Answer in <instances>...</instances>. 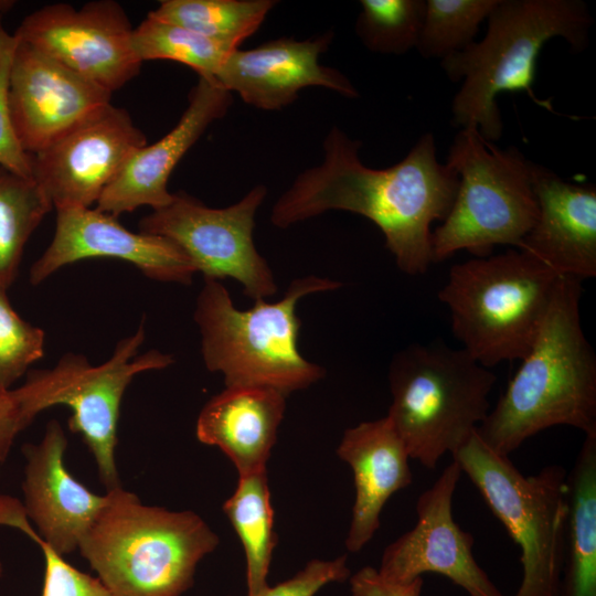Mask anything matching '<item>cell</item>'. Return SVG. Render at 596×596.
Instances as JSON below:
<instances>
[{
	"instance_id": "obj_1",
	"label": "cell",
	"mask_w": 596,
	"mask_h": 596,
	"mask_svg": "<svg viewBox=\"0 0 596 596\" xmlns=\"http://www.w3.org/2000/svg\"><path fill=\"white\" fill-rule=\"evenodd\" d=\"M320 164L298 174L278 198L270 222L279 228L328 211H347L373 222L401 272L422 275L433 263L432 224L444 221L459 178L437 159L435 137L424 134L406 157L385 169L366 167L361 142L332 127Z\"/></svg>"
},
{
	"instance_id": "obj_2",
	"label": "cell",
	"mask_w": 596,
	"mask_h": 596,
	"mask_svg": "<svg viewBox=\"0 0 596 596\" xmlns=\"http://www.w3.org/2000/svg\"><path fill=\"white\" fill-rule=\"evenodd\" d=\"M582 281L561 277L540 332L477 434L509 456L557 425L596 434V355L581 323Z\"/></svg>"
},
{
	"instance_id": "obj_3",
	"label": "cell",
	"mask_w": 596,
	"mask_h": 596,
	"mask_svg": "<svg viewBox=\"0 0 596 596\" xmlns=\"http://www.w3.org/2000/svg\"><path fill=\"white\" fill-rule=\"evenodd\" d=\"M485 38L440 61L447 77L461 82L451 103L453 121L473 127L488 141L500 139L503 123L497 97L523 92L534 104L554 113L550 100L536 97L533 84L544 44L564 39L583 51L593 24L581 0H499Z\"/></svg>"
},
{
	"instance_id": "obj_4",
	"label": "cell",
	"mask_w": 596,
	"mask_h": 596,
	"mask_svg": "<svg viewBox=\"0 0 596 596\" xmlns=\"http://www.w3.org/2000/svg\"><path fill=\"white\" fill-rule=\"evenodd\" d=\"M341 286L338 280L309 275L294 279L280 300L259 299L240 310L220 280L204 278L193 318L206 369L222 373L225 386L268 387L285 396L309 387L326 370L299 351L301 321L296 307L308 295Z\"/></svg>"
},
{
	"instance_id": "obj_5",
	"label": "cell",
	"mask_w": 596,
	"mask_h": 596,
	"mask_svg": "<svg viewBox=\"0 0 596 596\" xmlns=\"http://www.w3.org/2000/svg\"><path fill=\"white\" fill-rule=\"evenodd\" d=\"M83 539L78 551L114 596H181L217 534L191 510L143 504L121 487Z\"/></svg>"
},
{
	"instance_id": "obj_6",
	"label": "cell",
	"mask_w": 596,
	"mask_h": 596,
	"mask_svg": "<svg viewBox=\"0 0 596 596\" xmlns=\"http://www.w3.org/2000/svg\"><path fill=\"white\" fill-rule=\"evenodd\" d=\"M561 277L514 248L453 265L438 299L448 308L461 348L492 369L528 354Z\"/></svg>"
},
{
	"instance_id": "obj_7",
	"label": "cell",
	"mask_w": 596,
	"mask_h": 596,
	"mask_svg": "<svg viewBox=\"0 0 596 596\" xmlns=\"http://www.w3.org/2000/svg\"><path fill=\"white\" fill-rule=\"evenodd\" d=\"M496 381L491 369L462 348L440 341L396 352L389 369L386 416L409 458L435 469L445 454L457 450L489 414Z\"/></svg>"
},
{
	"instance_id": "obj_8",
	"label": "cell",
	"mask_w": 596,
	"mask_h": 596,
	"mask_svg": "<svg viewBox=\"0 0 596 596\" xmlns=\"http://www.w3.org/2000/svg\"><path fill=\"white\" fill-rule=\"evenodd\" d=\"M446 163L459 184L448 215L432 232L433 263L462 249L483 257L499 245L520 248L539 213L534 163L514 146L499 149L473 127L459 130Z\"/></svg>"
},
{
	"instance_id": "obj_9",
	"label": "cell",
	"mask_w": 596,
	"mask_h": 596,
	"mask_svg": "<svg viewBox=\"0 0 596 596\" xmlns=\"http://www.w3.org/2000/svg\"><path fill=\"white\" fill-rule=\"evenodd\" d=\"M521 550L523 570L513 596H558L567 529V473L560 465L524 476L477 430L451 454Z\"/></svg>"
},
{
	"instance_id": "obj_10",
	"label": "cell",
	"mask_w": 596,
	"mask_h": 596,
	"mask_svg": "<svg viewBox=\"0 0 596 596\" xmlns=\"http://www.w3.org/2000/svg\"><path fill=\"white\" fill-rule=\"evenodd\" d=\"M145 337L141 322L134 334L117 342L104 363L92 365L86 356L68 352L51 369L30 371L21 386L11 389L25 427L49 407L71 408L70 430L82 436L107 491L121 487L115 448L126 389L139 373L173 363L170 354L155 349L138 355Z\"/></svg>"
},
{
	"instance_id": "obj_11",
	"label": "cell",
	"mask_w": 596,
	"mask_h": 596,
	"mask_svg": "<svg viewBox=\"0 0 596 596\" xmlns=\"http://www.w3.org/2000/svg\"><path fill=\"white\" fill-rule=\"evenodd\" d=\"M266 194L259 184L238 202L217 209L178 192L170 204L143 216L139 231L174 242L204 278H232L248 298L266 299L277 292V284L253 240L255 215Z\"/></svg>"
},
{
	"instance_id": "obj_12",
	"label": "cell",
	"mask_w": 596,
	"mask_h": 596,
	"mask_svg": "<svg viewBox=\"0 0 596 596\" xmlns=\"http://www.w3.org/2000/svg\"><path fill=\"white\" fill-rule=\"evenodd\" d=\"M14 36L111 94L136 77L142 64L130 20L113 0L79 9L46 4L28 14Z\"/></svg>"
},
{
	"instance_id": "obj_13",
	"label": "cell",
	"mask_w": 596,
	"mask_h": 596,
	"mask_svg": "<svg viewBox=\"0 0 596 596\" xmlns=\"http://www.w3.org/2000/svg\"><path fill=\"white\" fill-rule=\"evenodd\" d=\"M461 473L453 460L418 497L416 524L383 552L377 572L385 581L405 585L422 574L435 573L469 596H503L475 560L473 536L453 517V497Z\"/></svg>"
},
{
	"instance_id": "obj_14",
	"label": "cell",
	"mask_w": 596,
	"mask_h": 596,
	"mask_svg": "<svg viewBox=\"0 0 596 596\" xmlns=\"http://www.w3.org/2000/svg\"><path fill=\"white\" fill-rule=\"evenodd\" d=\"M146 145L129 113L109 104L32 155V178L56 210L92 207L128 158Z\"/></svg>"
},
{
	"instance_id": "obj_15",
	"label": "cell",
	"mask_w": 596,
	"mask_h": 596,
	"mask_svg": "<svg viewBox=\"0 0 596 596\" xmlns=\"http://www.w3.org/2000/svg\"><path fill=\"white\" fill-rule=\"evenodd\" d=\"M8 97L15 136L30 155L111 104L110 92L18 40Z\"/></svg>"
},
{
	"instance_id": "obj_16",
	"label": "cell",
	"mask_w": 596,
	"mask_h": 596,
	"mask_svg": "<svg viewBox=\"0 0 596 596\" xmlns=\"http://www.w3.org/2000/svg\"><path fill=\"white\" fill-rule=\"evenodd\" d=\"M89 257L125 260L159 281L188 285L198 273L191 258L171 240L131 232L97 207H67L56 210L53 240L31 266L30 283L39 285L63 266Z\"/></svg>"
},
{
	"instance_id": "obj_17",
	"label": "cell",
	"mask_w": 596,
	"mask_h": 596,
	"mask_svg": "<svg viewBox=\"0 0 596 596\" xmlns=\"http://www.w3.org/2000/svg\"><path fill=\"white\" fill-rule=\"evenodd\" d=\"M332 39L333 33L329 31L302 41L280 38L251 50L237 49L228 54L214 81L263 110L285 108L297 99L301 89L310 86L355 98L359 92L351 81L319 62Z\"/></svg>"
},
{
	"instance_id": "obj_18",
	"label": "cell",
	"mask_w": 596,
	"mask_h": 596,
	"mask_svg": "<svg viewBox=\"0 0 596 596\" xmlns=\"http://www.w3.org/2000/svg\"><path fill=\"white\" fill-rule=\"evenodd\" d=\"M67 438L52 419L39 444H25L22 490L24 511L35 532L65 556L78 550L83 539L107 505L108 492L97 494L76 480L64 464Z\"/></svg>"
},
{
	"instance_id": "obj_19",
	"label": "cell",
	"mask_w": 596,
	"mask_h": 596,
	"mask_svg": "<svg viewBox=\"0 0 596 596\" xmlns=\"http://www.w3.org/2000/svg\"><path fill=\"white\" fill-rule=\"evenodd\" d=\"M233 102L232 93L214 79L199 76L189 94V104L178 124L152 145L137 149L104 190L96 207L118 216L148 205L153 210L173 200L169 178L207 127L223 118Z\"/></svg>"
},
{
	"instance_id": "obj_20",
	"label": "cell",
	"mask_w": 596,
	"mask_h": 596,
	"mask_svg": "<svg viewBox=\"0 0 596 596\" xmlns=\"http://www.w3.org/2000/svg\"><path fill=\"white\" fill-rule=\"evenodd\" d=\"M536 221L522 249L562 277L596 276V188L565 181L534 163Z\"/></svg>"
},
{
	"instance_id": "obj_21",
	"label": "cell",
	"mask_w": 596,
	"mask_h": 596,
	"mask_svg": "<svg viewBox=\"0 0 596 596\" xmlns=\"http://www.w3.org/2000/svg\"><path fill=\"white\" fill-rule=\"evenodd\" d=\"M337 454L353 472L355 499L345 546L359 552L380 528L387 500L412 483L411 458L387 416L348 428Z\"/></svg>"
},
{
	"instance_id": "obj_22",
	"label": "cell",
	"mask_w": 596,
	"mask_h": 596,
	"mask_svg": "<svg viewBox=\"0 0 596 596\" xmlns=\"http://www.w3.org/2000/svg\"><path fill=\"white\" fill-rule=\"evenodd\" d=\"M286 396L262 386H225L201 409L198 439L219 447L238 477L266 470L284 418Z\"/></svg>"
},
{
	"instance_id": "obj_23",
	"label": "cell",
	"mask_w": 596,
	"mask_h": 596,
	"mask_svg": "<svg viewBox=\"0 0 596 596\" xmlns=\"http://www.w3.org/2000/svg\"><path fill=\"white\" fill-rule=\"evenodd\" d=\"M567 529L558 596H596V434L567 473Z\"/></svg>"
},
{
	"instance_id": "obj_24",
	"label": "cell",
	"mask_w": 596,
	"mask_h": 596,
	"mask_svg": "<svg viewBox=\"0 0 596 596\" xmlns=\"http://www.w3.org/2000/svg\"><path fill=\"white\" fill-rule=\"evenodd\" d=\"M244 550L247 596L268 585L267 575L278 538L274 530L267 471L238 477L233 494L223 503Z\"/></svg>"
},
{
	"instance_id": "obj_25",
	"label": "cell",
	"mask_w": 596,
	"mask_h": 596,
	"mask_svg": "<svg viewBox=\"0 0 596 596\" xmlns=\"http://www.w3.org/2000/svg\"><path fill=\"white\" fill-rule=\"evenodd\" d=\"M276 3L274 0H162L148 15L237 50L257 31Z\"/></svg>"
},
{
	"instance_id": "obj_26",
	"label": "cell",
	"mask_w": 596,
	"mask_h": 596,
	"mask_svg": "<svg viewBox=\"0 0 596 596\" xmlns=\"http://www.w3.org/2000/svg\"><path fill=\"white\" fill-rule=\"evenodd\" d=\"M52 209L33 178L0 166V285L4 288L15 280L26 242Z\"/></svg>"
},
{
	"instance_id": "obj_27",
	"label": "cell",
	"mask_w": 596,
	"mask_h": 596,
	"mask_svg": "<svg viewBox=\"0 0 596 596\" xmlns=\"http://www.w3.org/2000/svg\"><path fill=\"white\" fill-rule=\"evenodd\" d=\"M134 49L141 62L170 60L193 68L199 76L214 79L232 50L180 25L146 19L134 29Z\"/></svg>"
},
{
	"instance_id": "obj_28",
	"label": "cell",
	"mask_w": 596,
	"mask_h": 596,
	"mask_svg": "<svg viewBox=\"0 0 596 596\" xmlns=\"http://www.w3.org/2000/svg\"><path fill=\"white\" fill-rule=\"evenodd\" d=\"M499 0H426V10L416 49L425 58L458 53L475 42L481 23Z\"/></svg>"
},
{
	"instance_id": "obj_29",
	"label": "cell",
	"mask_w": 596,
	"mask_h": 596,
	"mask_svg": "<svg viewBox=\"0 0 596 596\" xmlns=\"http://www.w3.org/2000/svg\"><path fill=\"white\" fill-rule=\"evenodd\" d=\"M355 33L371 52L404 54L416 49L426 0H361Z\"/></svg>"
},
{
	"instance_id": "obj_30",
	"label": "cell",
	"mask_w": 596,
	"mask_h": 596,
	"mask_svg": "<svg viewBox=\"0 0 596 596\" xmlns=\"http://www.w3.org/2000/svg\"><path fill=\"white\" fill-rule=\"evenodd\" d=\"M0 524L21 530L41 549L44 557L41 596H114L97 576L77 570L40 539L28 520L23 504L15 498L0 500Z\"/></svg>"
},
{
	"instance_id": "obj_31",
	"label": "cell",
	"mask_w": 596,
	"mask_h": 596,
	"mask_svg": "<svg viewBox=\"0 0 596 596\" xmlns=\"http://www.w3.org/2000/svg\"><path fill=\"white\" fill-rule=\"evenodd\" d=\"M0 285V385L11 386L44 354V331L22 319Z\"/></svg>"
},
{
	"instance_id": "obj_32",
	"label": "cell",
	"mask_w": 596,
	"mask_h": 596,
	"mask_svg": "<svg viewBox=\"0 0 596 596\" xmlns=\"http://www.w3.org/2000/svg\"><path fill=\"white\" fill-rule=\"evenodd\" d=\"M17 39L0 25V166L11 172L32 178V155L18 141L9 109V77Z\"/></svg>"
},
{
	"instance_id": "obj_33",
	"label": "cell",
	"mask_w": 596,
	"mask_h": 596,
	"mask_svg": "<svg viewBox=\"0 0 596 596\" xmlns=\"http://www.w3.org/2000/svg\"><path fill=\"white\" fill-rule=\"evenodd\" d=\"M350 576L345 555L329 561L311 560L292 577L249 596H315L324 586Z\"/></svg>"
},
{
	"instance_id": "obj_34",
	"label": "cell",
	"mask_w": 596,
	"mask_h": 596,
	"mask_svg": "<svg viewBox=\"0 0 596 596\" xmlns=\"http://www.w3.org/2000/svg\"><path fill=\"white\" fill-rule=\"evenodd\" d=\"M352 596H421L423 578L409 584H395L385 581L376 568L364 566L350 577Z\"/></svg>"
},
{
	"instance_id": "obj_35",
	"label": "cell",
	"mask_w": 596,
	"mask_h": 596,
	"mask_svg": "<svg viewBox=\"0 0 596 596\" xmlns=\"http://www.w3.org/2000/svg\"><path fill=\"white\" fill-rule=\"evenodd\" d=\"M24 428L11 390L0 385V464L7 459L14 439Z\"/></svg>"
},
{
	"instance_id": "obj_36",
	"label": "cell",
	"mask_w": 596,
	"mask_h": 596,
	"mask_svg": "<svg viewBox=\"0 0 596 596\" xmlns=\"http://www.w3.org/2000/svg\"><path fill=\"white\" fill-rule=\"evenodd\" d=\"M3 575V565H2V562L0 561V578L2 577Z\"/></svg>"
}]
</instances>
